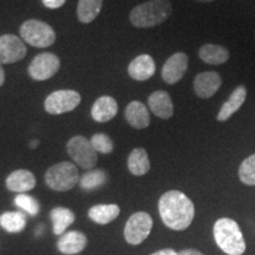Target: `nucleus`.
<instances>
[{
    "label": "nucleus",
    "mask_w": 255,
    "mask_h": 255,
    "mask_svg": "<svg viewBox=\"0 0 255 255\" xmlns=\"http://www.w3.org/2000/svg\"><path fill=\"white\" fill-rule=\"evenodd\" d=\"M158 212L162 221L168 228L184 231L193 222L195 207L187 195L178 190L164 193L158 201Z\"/></svg>",
    "instance_id": "obj_1"
},
{
    "label": "nucleus",
    "mask_w": 255,
    "mask_h": 255,
    "mask_svg": "<svg viewBox=\"0 0 255 255\" xmlns=\"http://www.w3.org/2000/svg\"><path fill=\"white\" fill-rule=\"evenodd\" d=\"M171 12L173 5L169 0H149L133 7L129 19L135 27L149 28L164 23Z\"/></svg>",
    "instance_id": "obj_2"
},
{
    "label": "nucleus",
    "mask_w": 255,
    "mask_h": 255,
    "mask_svg": "<svg viewBox=\"0 0 255 255\" xmlns=\"http://www.w3.org/2000/svg\"><path fill=\"white\" fill-rule=\"evenodd\" d=\"M216 245L228 255H242L246 251V242L237 221L228 218L219 219L214 225Z\"/></svg>",
    "instance_id": "obj_3"
},
{
    "label": "nucleus",
    "mask_w": 255,
    "mask_h": 255,
    "mask_svg": "<svg viewBox=\"0 0 255 255\" xmlns=\"http://www.w3.org/2000/svg\"><path fill=\"white\" fill-rule=\"evenodd\" d=\"M21 39L28 45L39 47H49L56 41V32L49 24L37 19L24 21L19 28Z\"/></svg>",
    "instance_id": "obj_4"
},
{
    "label": "nucleus",
    "mask_w": 255,
    "mask_h": 255,
    "mask_svg": "<svg viewBox=\"0 0 255 255\" xmlns=\"http://www.w3.org/2000/svg\"><path fill=\"white\" fill-rule=\"evenodd\" d=\"M78 169L71 162H60L45 174V182L49 188L56 191H68L79 182Z\"/></svg>",
    "instance_id": "obj_5"
},
{
    "label": "nucleus",
    "mask_w": 255,
    "mask_h": 255,
    "mask_svg": "<svg viewBox=\"0 0 255 255\" xmlns=\"http://www.w3.org/2000/svg\"><path fill=\"white\" fill-rule=\"evenodd\" d=\"M70 157L84 169L94 168L97 163V151L92 148L91 142L84 136H73L66 144Z\"/></svg>",
    "instance_id": "obj_6"
},
{
    "label": "nucleus",
    "mask_w": 255,
    "mask_h": 255,
    "mask_svg": "<svg viewBox=\"0 0 255 255\" xmlns=\"http://www.w3.org/2000/svg\"><path fill=\"white\" fill-rule=\"evenodd\" d=\"M81 100V95L75 90H57L47 96L44 108L50 115H62L75 110Z\"/></svg>",
    "instance_id": "obj_7"
},
{
    "label": "nucleus",
    "mask_w": 255,
    "mask_h": 255,
    "mask_svg": "<svg viewBox=\"0 0 255 255\" xmlns=\"http://www.w3.org/2000/svg\"><path fill=\"white\" fill-rule=\"evenodd\" d=\"M152 219L148 213L137 212L130 216L124 228V238L130 245H139L149 237Z\"/></svg>",
    "instance_id": "obj_8"
},
{
    "label": "nucleus",
    "mask_w": 255,
    "mask_h": 255,
    "mask_svg": "<svg viewBox=\"0 0 255 255\" xmlns=\"http://www.w3.org/2000/svg\"><path fill=\"white\" fill-rule=\"evenodd\" d=\"M60 60L55 53L44 52L36 56L28 65V75L34 81L41 82L50 79L58 72Z\"/></svg>",
    "instance_id": "obj_9"
},
{
    "label": "nucleus",
    "mask_w": 255,
    "mask_h": 255,
    "mask_svg": "<svg viewBox=\"0 0 255 255\" xmlns=\"http://www.w3.org/2000/svg\"><path fill=\"white\" fill-rule=\"evenodd\" d=\"M27 53L25 41L14 34L0 37V64H13L24 59Z\"/></svg>",
    "instance_id": "obj_10"
},
{
    "label": "nucleus",
    "mask_w": 255,
    "mask_h": 255,
    "mask_svg": "<svg viewBox=\"0 0 255 255\" xmlns=\"http://www.w3.org/2000/svg\"><path fill=\"white\" fill-rule=\"evenodd\" d=\"M188 70V56L184 52H176L170 56L162 68V78L167 84H176L183 78Z\"/></svg>",
    "instance_id": "obj_11"
},
{
    "label": "nucleus",
    "mask_w": 255,
    "mask_h": 255,
    "mask_svg": "<svg viewBox=\"0 0 255 255\" xmlns=\"http://www.w3.org/2000/svg\"><path fill=\"white\" fill-rule=\"evenodd\" d=\"M222 85V78L215 71L201 72L194 79V91L197 97L207 98L213 97Z\"/></svg>",
    "instance_id": "obj_12"
},
{
    "label": "nucleus",
    "mask_w": 255,
    "mask_h": 255,
    "mask_svg": "<svg viewBox=\"0 0 255 255\" xmlns=\"http://www.w3.org/2000/svg\"><path fill=\"white\" fill-rule=\"evenodd\" d=\"M156 72V64L151 56L139 55L128 66V73L137 82H144L150 79Z\"/></svg>",
    "instance_id": "obj_13"
},
{
    "label": "nucleus",
    "mask_w": 255,
    "mask_h": 255,
    "mask_svg": "<svg viewBox=\"0 0 255 255\" xmlns=\"http://www.w3.org/2000/svg\"><path fill=\"white\" fill-rule=\"evenodd\" d=\"M149 109L155 116L162 120H169L174 115V104L170 95L164 90L154 91L148 98Z\"/></svg>",
    "instance_id": "obj_14"
},
{
    "label": "nucleus",
    "mask_w": 255,
    "mask_h": 255,
    "mask_svg": "<svg viewBox=\"0 0 255 255\" xmlns=\"http://www.w3.org/2000/svg\"><path fill=\"white\" fill-rule=\"evenodd\" d=\"M119 104L115 98L110 96H102L95 101L91 108V116L96 122L105 123L109 122L117 115Z\"/></svg>",
    "instance_id": "obj_15"
},
{
    "label": "nucleus",
    "mask_w": 255,
    "mask_h": 255,
    "mask_svg": "<svg viewBox=\"0 0 255 255\" xmlns=\"http://www.w3.org/2000/svg\"><path fill=\"white\" fill-rule=\"evenodd\" d=\"M246 97L247 89L245 85H239L238 88H235V90L232 92L228 100L222 104L221 109H220L218 116H216V120L219 122H227L233 115L244 105Z\"/></svg>",
    "instance_id": "obj_16"
},
{
    "label": "nucleus",
    "mask_w": 255,
    "mask_h": 255,
    "mask_svg": "<svg viewBox=\"0 0 255 255\" xmlns=\"http://www.w3.org/2000/svg\"><path fill=\"white\" fill-rule=\"evenodd\" d=\"M36 177L26 169H18L11 173L6 178V187L14 193L24 194L36 187Z\"/></svg>",
    "instance_id": "obj_17"
},
{
    "label": "nucleus",
    "mask_w": 255,
    "mask_h": 255,
    "mask_svg": "<svg viewBox=\"0 0 255 255\" xmlns=\"http://www.w3.org/2000/svg\"><path fill=\"white\" fill-rule=\"evenodd\" d=\"M126 120L135 129L142 130L150 126L148 108L139 101H132L126 108Z\"/></svg>",
    "instance_id": "obj_18"
},
{
    "label": "nucleus",
    "mask_w": 255,
    "mask_h": 255,
    "mask_svg": "<svg viewBox=\"0 0 255 255\" xmlns=\"http://www.w3.org/2000/svg\"><path fill=\"white\" fill-rule=\"evenodd\" d=\"M88 239L81 232L72 231L64 233L58 240V250L60 253L66 255H75L81 253V252L87 247Z\"/></svg>",
    "instance_id": "obj_19"
},
{
    "label": "nucleus",
    "mask_w": 255,
    "mask_h": 255,
    "mask_svg": "<svg viewBox=\"0 0 255 255\" xmlns=\"http://www.w3.org/2000/svg\"><path fill=\"white\" fill-rule=\"evenodd\" d=\"M199 57L210 65H222L229 59V51L218 44H205L200 47Z\"/></svg>",
    "instance_id": "obj_20"
},
{
    "label": "nucleus",
    "mask_w": 255,
    "mask_h": 255,
    "mask_svg": "<svg viewBox=\"0 0 255 255\" xmlns=\"http://www.w3.org/2000/svg\"><path fill=\"white\" fill-rule=\"evenodd\" d=\"M128 168L135 176H143L150 170L149 156L143 148H135L128 157Z\"/></svg>",
    "instance_id": "obj_21"
},
{
    "label": "nucleus",
    "mask_w": 255,
    "mask_h": 255,
    "mask_svg": "<svg viewBox=\"0 0 255 255\" xmlns=\"http://www.w3.org/2000/svg\"><path fill=\"white\" fill-rule=\"evenodd\" d=\"M121 209L117 205H97L89 209V218L98 225H108L120 215Z\"/></svg>",
    "instance_id": "obj_22"
},
{
    "label": "nucleus",
    "mask_w": 255,
    "mask_h": 255,
    "mask_svg": "<svg viewBox=\"0 0 255 255\" xmlns=\"http://www.w3.org/2000/svg\"><path fill=\"white\" fill-rule=\"evenodd\" d=\"M103 0H78L77 18L83 24L94 21L101 13Z\"/></svg>",
    "instance_id": "obj_23"
},
{
    "label": "nucleus",
    "mask_w": 255,
    "mask_h": 255,
    "mask_svg": "<svg viewBox=\"0 0 255 255\" xmlns=\"http://www.w3.org/2000/svg\"><path fill=\"white\" fill-rule=\"evenodd\" d=\"M53 223V233L56 235H63L66 228L75 222V214L72 210L64 207H57L50 213Z\"/></svg>",
    "instance_id": "obj_24"
},
{
    "label": "nucleus",
    "mask_w": 255,
    "mask_h": 255,
    "mask_svg": "<svg viewBox=\"0 0 255 255\" xmlns=\"http://www.w3.org/2000/svg\"><path fill=\"white\" fill-rule=\"evenodd\" d=\"M26 219L20 212H6L0 215V226L8 233H19L25 228Z\"/></svg>",
    "instance_id": "obj_25"
},
{
    "label": "nucleus",
    "mask_w": 255,
    "mask_h": 255,
    "mask_svg": "<svg viewBox=\"0 0 255 255\" xmlns=\"http://www.w3.org/2000/svg\"><path fill=\"white\" fill-rule=\"evenodd\" d=\"M107 174L101 169H95L85 173L79 180V184L84 190H95L103 187L107 182Z\"/></svg>",
    "instance_id": "obj_26"
},
{
    "label": "nucleus",
    "mask_w": 255,
    "mask_h": 255,
    "mask_svg": "<svg viewBox=\"0 0 255 255\" xmlns=\"http://www.w3.org/2000/svg\"><path fill=\"white\" fill-rule=\"evenodd\" d=\"M239 177L247 186H255V154L242 161L239 168Z\"/></svg>",
    "instance_id": "obj_27"
},
{
    "label": "nucleus",
    "mask_w": 255,
    "mask_h": 255,
    "mask_svg": "<svg viewBox=\"0 0 255 255\" xmlns=\"http://www.w3.org/2000/svg\"><path fill=\"white\" fill-rule=\"evenodd\" d=\"M91 145L97 152L101 154H111L114 151V142L109 136L105 133H95L91 137Z\"/></svg>",
    "instance_id": "obj_28"
},
{
    "label": "nucleus",
    "mask_w": 255,
    "mask_h": 255,
    "mask_svg": "<svg viewBox=\"0 0 255 255\" xmlns=\"http://www.w3.org/2000/svg\"><path fill=\"white\" fill-rule=\"evenodd\" d=\"M15 206H18L19 208L25 210L27 214L32 216L37 215L39 213V203L38 201L30 195H26V194H19V195L14 199Z\"/></svg>",
    "instance_id": "obj_29"
},
{
    "label": "nucleus",
    "mask_w": 255,
    "mask_h": 255,
    "mask_svg": "<svg viewBox=\"0 0 255 255\" xmlns=\"http://www.w3.org/2000/svg\"><path fill=\"white\" fill-rule=\"evenodd\" d=\"M41 2H43L44 6L47 8L56 9L62 7V6L66 2V0H41Z\"/></svg>",
    "instance_id": "obj_30"
},
{
    "label": "nucleus",
    "mask_w": 255,
    "mask_h": 255,
    "mask_svg": "<svg viewBox=\"0 0 255 255\" xmlns=\"http://www.w3.org/2000/svg\"><path fill=\"white\" fill-rule=\"evenodd\" d=\"M151 255H177V253L171 248H165V250H161L156 252V253H152Z\"/></svg>",
    "instance_id": "obj_31"
},
{
    "label": "nucleus",
    "mask_w": 255,
    "mask_h": 255,
    "mask_svg": "<svg viewBox=\"0 0 255 255\" xmlns=\"http://www.w3.org/2000/svg\"><path fill=\"white\" fill-rule=\"evenodd\" d=\"M177 255H203V254L196 250H183L178 252Z\"/></svg>",
    "instance_id": "obj_32"
},
{
    "label": "nucleus",
    "mask_w": 255,
    "mask_h": 255,
    "mask_svg": "<svg viewBox=\"0 0 255 255\" xmlns=\"http://www.w3.org/2000/svg\"><path fill=\"white\" fill-rule=\"evenodd\" d=\"M4 82H5V72H4V69H2L1 64H0V87L4 84Z\"/></svg>",
    "instance_id": "obj_33"
},
{
    "label": "nucleus",
    "mask_w": 255,
    "mask_h": 255,
    "mask_svg": "<svg viewBox=\"0 0 255 255\" xmlns=\"http://www.w3.org/2000/svg\"><path fill=\"white\" fill-rule=\"evenodd\" d=\"M38 144H39V141H38V139H33V141H31V143H30V148L31 149H36Z\"/></svg>",
    "instance_id": "obj_34"
},
{
    "label": "nucleus",
    "mask_w": 255,
    "mask_h": 255,
    "mask_svg": "<svg viewBox=\"0 0 255 255\" xmlns=\"http://www.w3.org/2000/svg\"><path fill=\"white\" fill-rule=\"evenodd\" d=\"M195 1H199V2H212V1H214V0H195Z\"/></svg>",
    "instance_id": "obj_35"
},
{
    "label": "nucleus",
    "mask_w": 255,
    "mask_h": 255,
    "mask_svg": "<svg viewBox=\"0 0 255 255\" xmlns=\"http://www.w3.org/2000/svg\"><path fill=\"white\" fill-rule=\"evenodd\" d=\"M254 39H255V32H254Z\"/></svg>",
    "instance_id": "obj_36"
}]
</instances>
